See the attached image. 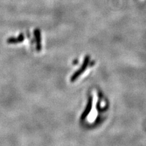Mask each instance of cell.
I'll return each instance as SVG.
<instances>
[{
  "label": "cell",
  "mask_w": 146,
  "mask_h": 146,
  "mask_svg": "<svg viewBox=\"0 0 146 146\" xmlns=\"http://www.w3.org/2000/svg\"><path fill=\"white\" fill-rule=\"evenodd\" d=\"M34 34L36 41V50L38 51H40L41 50V32L38 29L34 30Z\"/></svg>",
  "instance_id": "1"
},
{
  "label": "cell",
  "mask_w": 146,
  "mask_h": 146,
  "mask_svg": "<svg viewBox=\"0 0 146 146\" xmlns=\"http://www.w3.org/2000/svg\"><path fill=\"white\" fill-rule=\"evenodd\" d=\"M24 40V36L23 34H21L17 37H10L7 40L8 43H18L23 41Z\"/></svg>",
  "instance_id": "2"
}]
</instances>
